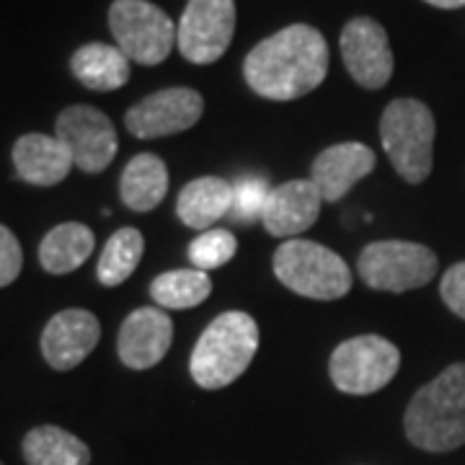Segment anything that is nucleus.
<instances>
[{"instance_id": "nucleus-6", "label": "nucleus", "mask_w": 465, "mask_h": 465, "mask_svg": "<svg viewBox=\"0 0 465 465\" xmlns=\"http://www.w3.org/2000/svg\"><path fill=\"white\" fill-rule=\"evenodd\" d=\"M109 29L116 47L137 65H161L176 45V24L148 0H114Z\"/></svg>"}, {"instance_id": "nucleus-18", "label": "nucleus", "mask_w": 465, "mask_h": 465, "mask_svg": "<svg viewBox=\"0 0 465 465\" xmlns=\"http://www.w3.org/2000/svg\"><path fill=\"white\" fill-rule=\"evenodd\" d=\"M70 70L78 84H84L91 91H116L130 81V60L116 45H101L91 42L81 50L73 52Z\"/></svg>"}, {"instance_id": "nucleus-14", "label": "nucleus", "mask_w": 465, "mask_h": 465, "mask_svg": "<svg viewBox=\"0 0 465 465\" xmlns=\"http://www.w3.org/2000/svg\"><path fill=\"white\" fill-rule=\"evenodd\" d=\"M173 341V321L163 308H137L124 318L116 351L130 370H148L168 354Z\"/></svg>"}, {"instance_id": "nucleus-9", "label": "nucleus", "mask_w": 465, "mask_h": 465, "mask_svg": "<svg viewBox=\"0 0 465 465\" xmlns=\"http://www.w3.org/2000/svg\"><path fill=\"white\" fill-rule=\"evenodd\" d=\"M235 0H189L176 24V47L194 65H210L231 47Z\"/></svg>"}, {"instance_id": "nucleus-20", "label": "nucleus", "mask_w": 465, "mask_h": 465, "mask_svg": "<svg viewBox=\"0 0 465 465\" xmlns=\"http://www.w3.org/2000/svg\"><path fill=\"white\" fill-rule=\"evenodd\" d=\"M232 207V183L220 176H202L189 182L176 200V213L183 225L194 231H210V225L225 217Z\"/></svg>"}, {"instance_id": "nucleus-29", "label": "nucleus", "mask_w": 465, "mask_h": 465, "mask_svg": "<svg viewBox=\"0 0 465 465\" xmlns=\"http://www.w3.org/2000/svg\"><path fill=\"white\" fill-rule=\"evenodd\" d=\"M424 3H430L434 8H445V11H452V8H463L465 0H424Z\"/></svg>"}, {"instance_id": "nucleus-22", "label": "nucleus", "mask_w": 465, "mask_h": 465, "mask_svg": "<svg viewBox=\"0 0 465 465\" xmlns=\"http://www.w3.org/2000/svg\"><path fill=\"white\" fill-rule=\"evenodd\" d=\"M24 460L26 465H88L91 450L81 437L54 424L34 427L24 437Z\"/></svg>"}, {"instance_id": "nucleus-24", "label": "nucleus", "mask_w": 465, "mask_h": 465, "mask_svg": "<svg viewBox=\"0 0 465 465\" xmlns=\"http://www.w3.org/2000/svg\"><path fill=\"white\" fill-rule=\"evenodd\" d=\"M143 251H145V238L137 228L116 231L101 251L99 266H96L99 282L104 287H119L122 282H127L143 259Z\"/></svg>"}, {"instance_id": "nucleus-11", "label": "nucleus", "mask_w": 465, "mask_h": 465, "mask_svg": "<svg viewBox=\"0 0 465 465\" xmlns=\"http://www.w3.org/2000/svg\"><path fill=\"white\" fill-rule=\"evenodd\" d=\"M204 99L194 88H166L137 101L124 114V124L140 140L179 134L200 122Z\"/></svg>"}, {"instance_id": "nucleus-12", "label": "nucleus", "mask_w": 465, "mask_h": 465, "mask_svg": "<svg viewBox=\"0 0 465 465\" xmlns=\"http://www.w3.org/2000/svg\"><path fill=\"white\" fill-rule=\"evenodd\" d=\"M341 57L354 84L378 91L393 75V52L388 34L375 18H351L341 32Z\"/></svg>"}, {"instance_id": "nucleus-10", "label": "nucleus", "mask_w": 465, "mask_h": 465, "mask_svg": "<svg viewBox=\"0 0 465 465\" xmlns=\"http://www.w3.org/2000/svg\"><path fill=\"white\" fill-rule=\"evenodd\" d=\"M54 137L63 140L75 168L85 173H101L114 161L119 148L112 119L85 104H75L60 112L54 122Z\"/></svg>"}, {"instance_id": "nucleus-30", "label": "nucleus", "mask_w": 465, "mask_h": 465, "mask_svg": "<svg viewBox=\"0 0 465 465\" xmlns=\"http://www.w3.org/2000/svg\"><path fill=\"white\" fill-rule=\"evenodd\" d=\"M0 465H3V463H0Z\"/></svg>"}, {"instance_id": "nucleus-15", "label": "nucleus", "mask_w": 465, "mask_h": 465, "mask_svg": "<svg viewBox=\"0 0 465 465\" xmlns=\"http://www.w3.org/2000/svg\"><path fill=\"white\" fill-rule=\"evenodd\" d=\"M321 192L313 182L295 179L272 189L262 223L274 238H295L305 232L321 215Z\"/></svg>"}, {"instance_id": "nucleus-7", "label": "nucleus", "mask_w": 465, "mask_h": 465, "mask_svg": "<svg viewBox=\"0 0 465 465\" xmlns=\"http://www.w3.org/2000/svg\"><path fill=\"white\" fill-rule=\"evenodd\" d=\"M437 253L411 241H375L357 262L362 282L381 292H409L437 277Z\"/></svg>"}, {"instance_id": "nucleus-19", "label": "nucleus", "mask_w": 465, "mask_h": 465, "mask_svg": "<svg viewBox=\"0 0 465 465\" xmlns=\"http://www.w3.org/2000/svg\"><path fill=\"white\" fill-rule=\"evenodd\" d=\"M168 194V168L166 163L153 155L140 153L122 171L119 179V197L127 210L133 213H150L155 210Z\"/></svg>"}, {"instance_id": "nucleus-16", "label": "nucleus", "mask_w": 465, "mask_h": 465, "mask_svg": "<svg viewBox=\"0 0 465 465\" xmlns=\"http://www.w3.org/2000/svg\"><path fill=\"white\" fill-rule=\"evenodd\" d=\"M375 168V153L362 143H339L318 153L311 168V182L316 183L323 202H339L354 183Z\"/></svg>"}, {"instance_id": "nucleus-4", "label": "nucleus", "mask_w": 465, "mask_h": 465, "mask_svg": "<svg viewBox=\"0 0 465 465\" xmlns=\"http://www.w3.org/2000/svg\"><path fill=\"white\" fill-rule=\"evenodd\" d=\"M437 124L427 104L396 99L381 116V140L403 182L421 183L432 173Z\"/></svg>"}, {"instance_id": "nucleus-27", "label": "nucleus", "mask_w": 465, "mask_h": 465, "mask_svg": "<svg viewBox=\"0 0 465 465\" xmlns=\"http://www.w3.org/2000/svg\"><path fill=\"white\" fill-rule=\"evenodd\" d=\"M21 266H24V251L18 238L5 225H0V287L16 282Z\"/></svg>"}, {"instance_id": "nucleus-28", "label": "nucleus", "mask_w": 465, "mask_h": 465, "mask_svg": "<svg viewBox=\"0 0 465 465\" xmlns=\"http://www.w3.org/2000/svg\"><path fill=\"white\" fill-rule=\"evenodd\" d=\"M440 295H442V300H445V305H448L450 311L465 321V262L452 264L442 274Z\"/></svg>"}, {"instance_id": "nucleus-1", "label": "nucleus", "mask_w": 465, "mask_h": 465, "mask_svg": "<svg viewBox=\"0 0 465 465\" xmlns=\"http://www.w3.org/2000/svg\"><path fill=\"white\" fill-rule=\"evenodd\" d=\"M329 73V45L308 24H292L266 36L249 52L243 75L253 94L269 101H292L316 91Z\"/></svg>"}, {"instance_id": "nucleus-21", "label": "nucleus", "mask_w": 465, "mask_h": 465, "mask_svg": "<svg viewBox=\"0 0 465 465\" xmlns=\"http://www.w3.org/2000/svg\"><path fill=\"white\" fill-rule=\"evenodd\" d=\"M96 238L84 223H63L52 228L39 243V264L50 274H70L94 253Z\"/></svg>"}, {"instance_id": "nucleus-5", "label": "nucleus", "mask_w": 465, "mask_h": 465, "mask_svg": "<svg viewBox=\"0 0 465 465\" xmlns=\"http://www.w3.org/2000/svg\"><path fill=\"white\" fill-rule=\"evenodd\" d=\"M274 274L302 298L339 300L351 290L347 262L336 251L302 238H290L274 251Z\"/></svg>"}, {"instance_id": "nucleus-3", "label": "nucleus", "mask_w": 465, "mask_h": 465, "mask_svg": "<svg viewBox=\"0 0 465 465\" xmlns=\"http://www.w3.org/2000/svg\"><path fill=\"white\" fill-rule=\"evenodd\" d=\"M259 349V326L243 311L217 316L192 351V378L207 391H220L235 382L253 362Z\"/></svg>"}, {"instance_id": "nucleus-26", "label": "nucleus", "mask_w": 465, "mask_h": 465, "mask_svg": "<svg viewBox=\"0 0 465 465\" xmlns=\"http://www.w3.org/2000/svg\"><path fill=\"white\" fill-rule=\"evenodd\" d=\"M269 194H272V189H269V183L262 176H241L238 182H232L231 215L238 223L262 220Z\"/></svg>"}, {"instance_id": "nucleus-13", "label": "nucleus", "mask_w": 465, "mask_h": 465, "mask_svg": "<svg viewBox=\"0 0 465 465\" xmlns=\"http://www.w3.org/2000/svg\"><path fill=\"white\" fill-rule=\"evenodd\" d=\"M101 339V323L84 308L60 311L50 318L42 331V354L52 370H73L96 349Z\"/></svg>"}, {"instance_id": "nucleus-2", "label": "nucleus", "mask_w": 465, "mask_h": 465, "mask_svg": "<svg viewBox=\"0 0 465 465\" xmlns=\"http://www.w3.org/2000/svg\"><path fill=\"white\" fill-rule=\"evenodd\" d=\"M409 442L427 452H452L465 445V362L450 365L430 381L406 409Z\"/></svg>"}, {"instance_id": "nucleus-23", "label": "nucleus", "mask_w": 465, "mask_h": 465, "mask_svg": "<svg viewBox=\"0 0 465 465\" xmlns=\"http://www.w3.org/2000/svg\"><path fill=\"white\" fill-rule=\"evenodd\" d=\"M213 292V280L200 269H173L158 274L150 284V295L163 311H186L194 308Z\"/></svg>"}, {"instance_id": "nucleus-17", "label": "nucleus", "mask_w": 465, "mask_h": 465, "mask_svg": "<svg viewBox=\"0 0 465 465\" xmlns=\"http://www.w3.org/2000/svg\"><path fill=\"white\" fill-rule=\"evenodd\" d=\"M14 168L21 182L47 189V186L65 182L75 163H73L70 150L63 145V140L52 134L29 133L21 134L14 145Z\"/></svg>"}, {"instance_id": "nucleus-25", "label": "nucleus", "mask_w": 465, "mask_h": 465, "mask_svg": "<svg viewBox=\"0 0 465 465\" xmlns=\"http://www.w3.org/2000/svg\"><path fill=\"white\" fill-rule=\"evenodd\" d=\"M235 249H238V241H235V235L231 231L210 228V231H204L189 243L186 253H189V262L194 264V269L213 272V269L228 264L235 256Z\"/></svg>"}, {"instance_id": "nucleus-8", "label": "nucleus", "mask_w": 465, "mask_h": 465, "mask_svg": "<svg viewBox=\"0 0 465 465\" xmlns=\"http://www.w3.org/2000/svg\"><path fill=\"white\" fill-rule=\"evenodd\" d=\"M401 351L378 333L354 336L333 349L329 372L333 385L347 396H370L396 378Z\"/></svg>"}]
</instances>
